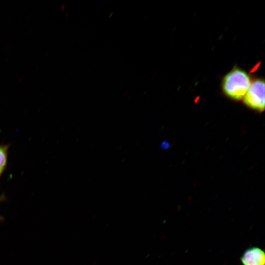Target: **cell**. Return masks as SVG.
<instances>
[{
  "label": "cell",
  "instance_id": "cell-1",
  "mask_svg": "<svg viewBox=\"0 0 265 265\" xmlns=\"http://www.w3.org/2000/svg\"><path fill=\"white\" fill-rule=\"evenodd\" d=\"M251 82L250 76L245 71L234 68L224 77L222 88L228 97L239 100L244 98Z\"/></svg>",
  "mask_w": 265,
  "mask_h": 265
},
{
  "label": "cell",
  "instance_id": "cell-2",
  "mask_svg": "<svg viewBox=\"0 0 265 265\" xmlns=\"http://www.w3.org/2000/svg\"><path fill=\"white\" fill-rule=\"evenodd\" d=\"M243 98L244 102L247 106L260 111L264 110V80L258 79L251 82Z\"/></svg>",
  "mask_w": 265,
  "mask_h": 265
},
{
  "label": "cell",
  "instance_id": "cell-3",
  "mask_svg": "<svg viewBox=\"0 0 265 265\" xmlns=\"http://www.w3.org/2000/svg\"><path fill=\"white\" fill-rule=\"evenodd\" d=\"M240 260L243 265H265V252L259 247H251L244 252Z\"/></svg>",
  "mask_w": 265,
  "mask_h": 265
},
{
  "label": "cell",
  "instance_id": "cell-4",
  "mask_svg": "<svg viewBox=\"0 0 265 265\" xmlns=\"http://www.w3.org/2000/svg\"><path fill=\"white\" fill-rule=\"evenodd\" d=\"M10 144H0V178L6 169L8 163V151Z\"/></svg>",
  "mask_w": 265,
  "mask_h": 265
},
{
  "label": "cell",
  "instance_id": "cell-5",
  "mask_svg": "<svg viewBox=\"0 0 265 265\" xmlns=\"http://www.w3.org/2000/svg\"><path fill=\"white\" fill-rule=\"evenodd\" d=\"M6 200V197L4 193L1 194L0 195V202L5 201ZM4 220V217L0 215V222L3 221Z\"/></svg>",
  "mask_w": 265,
  "mask_h": 265
}]
</instances>
